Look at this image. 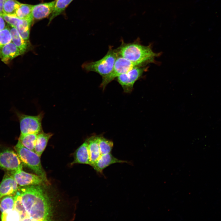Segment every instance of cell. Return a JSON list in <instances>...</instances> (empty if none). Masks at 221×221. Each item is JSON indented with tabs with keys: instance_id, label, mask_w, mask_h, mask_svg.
<instances>
[{
	"instance_id": "5b68a950",
	"label": "cell",
	"mask_w": 221,
	"mask_h": 221,
	"mask_svg": "<svg viewBox=\"0 0 221 221\" xmlns=\"http://www.w3.org/2000/svg\"><path fill=\"white\" fill-rule=\"evenodd\" d=\"M144 65L118 56L115 61L112 71L108 75L102 77L100 87L104 90L109 83L120 75L128 72L136 67Z\"/></svg>"
},
{
	"instance_id": "44dd1931",
	"label": "cell",
	"mask_w": 221,
	"mask_h": 221,
	"mask_svg": "<svg viewBox=\"0 0 221 221\" xmlns=\"http://www.w3.org/2000/svg\"><path fill=\"white\" fill-rule=\"evenodd\" d=\"M73 0H56L53 11L49 19V22L55 17L60 15Z\"/></svg>"
},
{
	"instance_id": "ffe728a7",
	"label": "cell",
	"mask_w": 221,
	"mask_h": 221,
	"mask_svg": "<svg viewBox=\"0 0 221 221\" xmlns=\"http://www.w3.org/2000/svg\"><path fill=\"white\" fill-rule=\"evenodd\" d=\"M33 5L21 3L17 9L16 15L20 19H33L32 10Z\"/></svg>"
},
{
	"instance_id": "6da1fadb",
	"label": "cell",
	"mask_w": 221,
	"mask_h": 221,
	"mask_svg": "<svg viewBox=\"0 0 221 221\" xmlns=\"http://www.w3.org/2000/svg\"><path fill=\"white\" fill-rule=\"evenodd\" d=\"M42 185L20 187L16 192L32 221L51 220L52 216L51 202Z\"/></svg>"
},
{
	"instance_id": "277c9868",
	"label": "cell",
	"mask_w": 221,
	"mask_h": 221,
	"mask_svg": "<svg viewBox=\"0 0 221 221\" xmlns=\"http://www.w3.org/2000/svg\"><path fill=\"white\" fill-rule=\"evenodd\" d=\"M118 57L116 49L109 47L105 55L100 60L93 62H87L82 65L86 71L96 72L102 77L109 74L112 70L115 61Z\"/></svg>"
},
{
	"instance_id": "f1b7e54d",
	"label": "cell",
	"mask_w": 221,
	"mask_h": 221,
	"mask_svg": "<svg viewBox=\"0 0 221 221\" xmlns=\"http://www.w3.org/2000/svg\"><path fill=\"white\" fill-rule=\"evenodd\" d=\"M6 21L0 15V31L3 29L7 27Z\"/></svg>"
},
{
	"instance_id": "2e32d148",
	"label": "cell",
	"mask_w": 221,
	"mask_h": 221,
	"mask_svg": "<svg viewBox=\"0 0 221 221\" xmlns=\"http://www.w3.org/2000/svg\"><path fill=\"white\" fill-rule=\"evenodd\" d=\"M87 139L88 147L90 166L96 161L101 155L98 142V136H93Z\"/></svg>"
},
{
	"instance_id": "d6986e66",
	"label": "cell",
	"mask_w": 221,
	"mask_h": 221,
	"mask_svg": "<svg viewBox=\"0 0 221 221\" xmlns=\"http://www.w3.org/2000/svg\"><path fill=\"white\" fill-rule=\"evenodd\" d=\"M37 135L38 134L36 133L20 134L19 140L24 146L34 152L35 146Z\"/></svg>"
},
{
	"instance_id": "cb8c5ba5",
	"label": "cell",
	"mask_w": 221,
	"mask_h": 221,
	"mask_svg": "<svg viewBox=\"0 0 221 221\" xmlns=\"http://www.w3.org/2000/svg\"><path fill=\"white\" fill-rule=\"evenodd\" d=\"M98 142L101 155L111 153L113 146L112 141L100 136H98Z\"/></svg>"
},
{
	"instance_id": "4fadbf2b",
	"label": "cell",
	"mask_w": 221,
	"mask_h": 221,
	"mask_svg": "<svg viewBox=\"0 0 221 221\" xmlns=\"http://www.w3.org/2000/svg\"><path fill=\"white\" fill-rule=\"evenodd\" d=\"M21 55L19 49L12 41L0 47V57L4 63H7Z\"/></svg>"
},
{
	"instance_id": "8992f818",
	"label": "cell",
	"mask_w": 221,
	"mask_h": 221,
	"mask_svg": "<svg viewBox=\"0 0 221 221\" xmlns=\"http://www.w3.org/2000/svg\"><path fill=\"white\" fill-rule=\"evenodd\" d=\"M43 115L42 113H41L36 116L18 114L21 134L24 135L29 133L38 134L42 132L41 122Z\"/></svg>"
},
{
	"instance_id": "8fae6325",
	"label": "cell",
	"mask_w": 221,
	"mask_h": 221,
	"mask_svg": "<svg viewBox=\"0 0 221 221\" xmlns=\"http://www.w3.org/2000/svg\"><path fill=\"white\" fill-rule=\"evenodd\" d=\"M19 187L18 184L10 174H6L0 184V200L7 195L14 196Z\"/></svg>"
},
{
	"instance_id": "4316f807",
	"label": "cell",
	"mask_w": 221,
	"mask_h": 221,
	"mask_svg": "<svg viewBox=\"0 0 221 221\" xmlns=\"http://www.w3.org/2000/svg\"><path fill=\"white\" fill-rule=\"evenodd\" d=\"M12 41L11 34L9 27H6L0 31V47Z\"/></svg>"
},
{
	"instance_id": "9c48e42d",
	"label": "cell",
	"mask_w": 221,
	"mask_h": 221,
	"mask_svg": "<svg viewBox=\"0 0 221 221\" xmlns=\"http://www.w3.org/2000/svg\"><path fill=\"white\" fill-rule=\"evenodd\" d=\"M10 172V174L20 186L43 185L45 183L43 179L39 176L26 173L22 169Z\"/></svg>"
},
{
	"instance_id": "7402d4cb",
	"label": "cell",
	"mask_w": 221,
	"mask_h": 221,
	"mask_svg": "<svg viewBox=\"0 0 221 221\" xmlns=\"http://www.w3.org/2000/svg\"><path fill=\"white\" fill-rule=\"evenodd\" d=\"M21 3L16 0H6L3 6L4 14L16 15V11Z\"/></svg>"
},
{
	"instance_id": "9a60e30c",
	"label": "cell",
	"mask_w": 221,
	"mask_h": 221,
	"mask_svg": "<svg viewBox=\"0 0 221 221\" xmlns=\"http://www.w3.org/2000/svg\"><path fill=\"white\" fill-rule=\"evenodd\" d=\"M11 34L12 42L19 49L22 54L32 48L29 41L24 40L16 28L10 25L9 27Z\"/></svg>"
},
{
	"instance_id": "ba28073f",
	"label": "cell",
	"mask_w": 221,
	"mask_h": 221,
	"mask_svg": "<svg viewBox=\"0 0 221 221\" xmlns=\"http://www.w3.org/2000/svg\"><path fill=\"white\" fill-rule=\"evenodd\" d=\"M147 69V67L145 65L136 67L119 76L116 78L117 81L125 93H130L132 91L135 82L140 79Z\"/></svg>"
},
{
	"instance_id": "ac0fdd59",
	"label": "cell",
	"mask_w": 221,
	"mask_h": 221,
	"mask_svg": "<svg viewBox=\"0 0 221 221\" xmlns=\"http://www.w3.org/2000/svg\"><path fill=\"white\" fill-rule=\"evenodd\" d=\"M33 20L20 19L15 27L22 38L26 41L29 40L30 26Z\"/></svg>"
},
{
	"instance_id": "30bf717a",
	"label": "cell",
	"mask_w": 221,
	"mask_h": 221,
	"mask_svg": "<svg viewBox=\"0 0 221 221\" xmlns=\"http://www.w3.org/2000/svg\"><path fill=\"white\" fill-rule=\"evenodd\" d=\"M128 163V161L117 159L111 153L101 155L98 160L91 166L98 173L102 174L103 171L110 165L117 163Z\"/></svg>"
},
{
	"instance_id": "83f0119b",
	"label": "cell",
	"mask_w": 221,
	"mask_h": 221,
	"mask_svg": "<svg viewBox=\"0 0 221 221\" xmlns=\"http://www.w3.org/2000/svg\"><path fill=\"white\" fill-rule=\"evenodd\" d=\"M1 16L10 25L15 28L20 19L16 15H11L3 14Z\"/></svg>"
},
{
	"instance_id": "5bb4252c",
	"label": "cell",
	"mask_w": 221,
	"mask_h": 221,
	"mask_svg": "<svg viewBox=\"0 0 221 221\" xmlns=\"http://www.w3.org/2000/svg\"><path fill=\"white\" fill-rule=\"evenodd\" d=\"M73 156L74 160L71 165L81 164L90 165L87 139L76 150Z\"/></svg>"
},
{
	"instance_id": "603a6c76",
	"label": "cell",
	"mask_w": 221,
	"mask_h": 221,
	"mask_svg": "<svg viewBox=\"0 0 221 221\" xmlns=\"http://www.w3.org/2000/svg\"><path fill=\"white\" fill-rule=\"evenodd\" d=\"M14 196L7 195L3 196L1 199L0 200V211L2 213L6 211L14 209Z\"/></svg>"
},
{
	"instance_id": "7a4b0ae2",
	"label": "cell",
	"mask_w": 221,
	"mask_h": 221,
	"mask_svg": "<svg viewBox=\"0 0 221 221\" xmlns=\"http://www.w3.org/2000/svg\"><path fill=\"white\" fill-rule=\"evenodd\" d=\"M126 43L122 41L120 46L116 49L118 56L132 62L145 65L152 62L160 53L154 52L150 45L144 46L138 42Z\"/></svg>"
},
{
	"instance_id": "484cf974",
	"label": "cell",
	"mask_w": 221,
	"mask_h": 221,
	"mask_svg": "<svg viewBox=\"0 0 221 221\" xmlns=\"http://www.w3.org/2000/svg\"><path fill=\"white\" fill-rule=\"evenodd\" d=\"M14 197V209L20 213L21 217V221H23L24 219L27 217H29L22 203L20 195L16 193Z\"/></svg>"
},
{
	"instance_id": "d4e9b609",
	"label": "cell",
	"mask_w": 221,
	"mask_h": 221,
	"mask_svg": "<svg viewBox=\"0 0 221 221\" xmlns=\"http://www.w3.org/2000/svg\"><path fill=\"white\" fill-rule=\"evenodd\" d=\"M1 219L2 220L4 221H21L20 213L14 209L2 212Z\"/></svg>"
},
{
	"instance_id": "e0dca14e",
	"label": "cell",
	"mask_w": 221,
	"mask_h": 221,
	"mask_svg": "<svg viewBox=\"0 0 221 221\" xmlns=\"http://www.w3.org/2000/svg\"><path fill=\"white\" fill-rule=\"evenodd\" d=\"M53 135L51 133L43 131L38 134L34 148V152L41 157L45 149L48 140Z\"/></svg>"
},
{
	"instance_id": "f546056e",
	"label": "cell",
	"mask_w": 221,
	"mask_h": 221,
	"mask_svg": "<svg viewBox=\"0 0 221 221\" xmlns=\"http://www.w3.org/2000/svg\"><path fill=\"white\" fill-rule=\"evenodd\" d=\"M6 0H0V15L1 16L3 14V8L4 3Z\"/></svg>"
},
{
	"instance_id": "3957f363",
	"label": "cell",
	"mask_w": 221,
	"mask_h": 221,
	"mask_svg": "<svg viewBox=\"0 0 221 221\" xmlns=\"http://www.w3.org/2000/svg\"><path fill=\"white\" fill-rule=\"evenodd\" d=\"M14 148L22 163L41 177L45 183H48L41 164L40 157L34 152L24 146L19 140Z\"/></svg>"
},
{
	"instance_id": "7c38bea8",
	"label": "cell",
	"mask_w": 221,
	"mask_h": 221,
	"mask_svg": "<svg viewBox=\"0 0 221 221\" xmlns=\"http://www.w3.org/2000/svg\"><path fill=\"white\" fill-rule=\"evenodd\" d=\"M56 0L33 5L32 10L33 19L40 20L48 16L54 9Z\"/></svg>"
},
{
	"instance_id": "52a82bcc",
	"label": "cell",
	"mask_w": 221,
	"mask_h": 221,
	"mask_svg": "<svg viewBox=\"0 0 221 221\" xmlns=\"http://www.w3.org/2000/svg\"><path fill=\"white\" fill-rule=\"evenodd\" d=\"M0 169L10 172L22 170V163L13 150L8 147H0Z\"/></svg>"
}]
</instances>
